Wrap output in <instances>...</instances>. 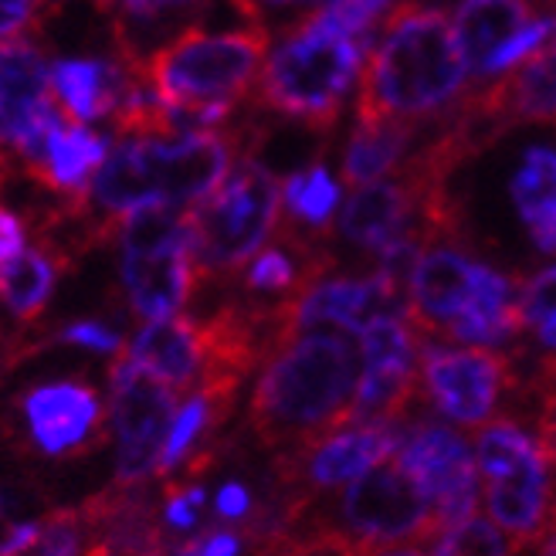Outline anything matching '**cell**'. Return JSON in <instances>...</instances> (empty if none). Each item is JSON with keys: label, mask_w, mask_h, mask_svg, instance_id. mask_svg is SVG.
Wrapping results in <instances>:
<instances>
[{"label": "cell", "mask_w": 556, "mask_h": 556, "mask_svg": "<svg viewBox=\"0 0 556 556\" xmlns=\"http://www.w3.org/2000/svg\"><path fill=\"white\" fill-rule=\"evenodd\" d=\"M519 313H522V326H536V329L549 316H556V265L543 268L519 289Z\"/></svg>", "instance_id": "obj_34"}, {"label": "cell", "mask_w": 556, "mask_h": 556, "mask_svg": "<svg viewBox=\"0 0 556 556\" xmlns=\"http://www.w3.org/2000/svg\"><path fill=\"white\" fill-rule=\"evenodd\" d=\"M258 8H319L326 0H255Z\"/></svg>", "instance_id": "obj_43"}, {"label": "cell", "mask_w": 556, "mask_h": 556, "mask_svg": "<svg viewBox=\"0 0 556 556\" xmlns=\"http://www.w3.org/2000/svg\"><path fill=\"white\" fill-rule=\"evenodd\" d=\"M177 391L123 353L109 370V425L116 441V485L136 489L160 476L166 438L177 417Z\"/></svg>", "instance_id": "obj_9"}, {"label": "cell", "mask_w": 556, "mask_h": 556, "mask_svg": "<svg viewBox=\"0 0 556 556\" xmlns=\"http://www.w3.org/2000/svg\"><path fill=\"white\" fill-rule=\"evenodd\" d=\"M359 340L340 329H309L275 343L258 374L248 421L265 448L295 455L353 421Z\"/></svg>", "instance_id": "obj_1"}, {"label": "cell", "mask_w": 556, "mask_h": 556, "mask_svg": "<svg viewBox=\"0 0 556 556\" xmlns=\"http://www.w3.org/2000/svg\"><path fill=\"white\" fill-rule=\"evenodd\" d=\"M404 428L397 421H353L332 434L319 438L309 448L282 458V479L286 485L299 489L302 506L305 492H326V489H346L367 471L387 465L397 455ZM292 509V513H295Z\"/></svg>", "instance_id": "obj_13"}, {"label": "cell", "mask_w": 556, "mask_h": 556, "mask_svg": "<svg viewBox=\"0 0 556 556\" xmlns=\"http://www.w3.org/2000/svg\"><path fill=\"white\" fill-rule=\"evenodd\" d=\"M438 530L441 522L431 498L397 462H387L343 489L337 503V536L319 540V546L356 556L377 546L428 540Z\"/></svg>", "instance_id": "obj_8"}, {"label": "cell", "mask_w": 556, "mask_h": 556, "mask_svg": "<svg viewBox=\"0 0 556 556\" xmlns=\"http://www.w3.org/2000/svg\"><path fill=\"white\" fill-rule=\"evenodd\" d=\"M45 530V519H21L8 492H0V556H27Z\"/></svg>", "instance_id": "obj_33"}, {"label": "cell", "mask_w": 556, "mask_h": 556, "mask_svg": "<svg viewBox=\"0 0 556 556\" xmlns=\"http://www.w3.org/2000/svg\"><path fill=\"white\" fill-rule=\"evenodd\" d=\"M356 556H431V553H421L417 546H377V549H364Z\"/></svg>", "instance_id": "obj_42"}, {"label": "cell", "mask_w": 556, "mask_h": 556, "mask_svg": "<svg viewBox=\"0 0 556 556\" xmlns=\"http://www.w3.org/2000/svg\"><path fill=\"white\" fill-rule=\"evenodd\" d=\"M516 543L485 516H468L448 530H441L431 556H509Z\"/></svg>", "instance_id": "obj_28"}, {"label": "cell", "mask_w": 556, "mask_h": 556, "mask_svg": "<svg viewBox=\"0 0 556 556\" xmlns=\"http://www.w3.org/2000/svg\"><path fill=\"white\" fill-rule=\"evenodd\" d=\"M323 278V268L313 265H295L292 252L286 248H262V252L248 262L244 286L252 292H299L305 282Z\"/></svg>", "instance_id": "obj_27"}, {"label": "cell", "mask_w": 556, "mask_h": 556, "mask_svg": "<svg viewBox=\"0 0 556 556\" xmlns=\"http://www.w3.org/2000/svg\"><path fill=\"white\" fill-rule=\"evenodd\" d=\"M394 462L431 498L441 530L476 516L479 495H482L479 462L468 438H462L455 428L434 425V421L407 428L401 434Z\"/></svg>", "instance_id": "obj_11"}, {"label": "cell", "mask_w": 556, "mask_h": 556, "mask_svg": "<svg viewBox=\"0 0 556 556\" xmlns=\"http://www.w3.org/2000/svg\"><path fill=\"white\" fill-rule=\"evenodd\" d=\"M119 238V278L136 316L147 323L180 316L193 286L190 211L180 207H143L116 225Z\"/></svg>", "instance_id": "obj_6"}, {"label": "cell", "mask_w": 556, "mask_h": 556, "mask_svg": "<svg viewBox=\"0 0 556 556\" xmlns=\"http://www.w3.org/2000/svg\"><path fill=\"white\" fill-rule=\"evenodd\" d=\"M509 193L533 244L546 255H556V147L526 150Z\"/></svg>", "instance_id": "obj_24"}, {"label": "cell", "mask_w": 556, "mask_h": 556, "mask_svg": "<svg viewBox=\"0 0 556 556\" xmlns=\"http://www.w3.org/2000/svg\"><path fill=\"white\" fill-rule=\"evenodd\" d=\"M421 377L434 407L462 428H482L506 391L509 364L485 346H421Z\"/></svg>", "instance_id": "obj_14"}, {"label": "cell", "mask_w": 556, "mask_h": 556, "mask_svg": "<svg viewBox=\"0 0 556 556\" xmlns=\"http://www.w3.org/2000/svg\"><path fill=\"white\" fill-rule=\"evenodd\" d=\"M204 485L201 482H166V498H163V526L170 533H193L204 513Z\"/></svg>", "instance_id": "obj_32"}, {"label": "cell", "mask_w": 556, "mask_h": 556, "mask_svg": "<svg viewBox=\"0 0 556 556\" xmlns=\"http://www.w3.org/2000/svg\"><path fill=\"white\" fill-rule=\"evenodd\" d=\"M540 556H556V526H549V533L540 543Z\"/></svg>", "instance_id": "obj_44"}, {"label": "cell", "mask_w": 556, "mask_h": 556, "mask_svg": "<svg viewBox=\"0 0 556 556\" xmlns=\"http://www.w3.org/2000/svg\"><path fill=\"white\" fill-rule=\"evenodd\" d=\"M394 8V0H326L319 4L309 21L319 27H329V31L356 38V41H370V31L377 17H383Z\"/></svg>", "instance_id": "obj_29"}, {"label": "cell", "mask_w": 556, "mask_h": 556, "mask_svg": "<svg viewBox=\"0 0 556 556\" xmlns=\"http://www.w3.org/2000/svg\"><path fill=\"white\" fill-rule=\"evenodd\" d=\"M123 356L132 359L136 367H143L160 383L174 387L177 394L193 391L207 367L204 323L187 319V316L153 319L132 332Z\"/></svg>", "instance_id": "obj_20"}, {"label": "cell", "mask_w": 556, "mask_h": 556, "mask_svg": "<svg viewBox=\"0 0 556 556\" xmlns=\"http://www.w3.org/2000/svg\"><path fill=\"white\" fill-rule=\"evenodd\" d=\"M468 65L448 14L401 4L387 17L383 38L370 48L359 78L356 116L417 123L465 102Z\"/></svg>", "instance_id": "obj_3"}, {"label": "cell", "mask_w": 556, "mask_h": 556, "mask_svg": "<svg viewBox=\"0 0 556 556\" xmlns=\"http://www.w3.org/2000/svg\"><path fill=\"white\" fill-rule=\"evenodd\" d=\"M370 54V41H356L302 17L278 45L258 75V102L271 113L309 129L329 132L340 123L343 102Z\"/></svg>", "instance_id": "obj_4"}, {"label": "cell", "mask_w": 556, "mask_h": 556, "mask_svg": "<svg viewBox=\"0 0 556 556\" xmlns=\"http://www.w3.org/2000/svg\"><path fill=\"white\" fill-rule=\"evenodd\" d=\"M414 143V123L391 116H356L350 143L343 153V180L350 187H367L383 180L404 163Z\"/></svg>", "instance_id": "obj_23"}, {"label": "cell", "mask_w": 556, "mask_h": 556, "mask_svg": "<svg viewBox=\"0 0 556 556\" xmlns=\"http://www.w3.org/2000/svg\"><path fill=\"white\" fill-rule=\"evenodd\" d=\"M102 401L86 380H48L21 397L27 441L48 458H75L105 434Z\"/></svg>", "instance_id": "obj_15"}, {"label": "cell", "mask_w": 556, "mask_h": 556, "mask_svg": "<svg viewBox=\"0 0 556 556\" xmlns=\"http://www.w3.org/2000/svg\"><path fill=\"white\" fill-rule=\"evenodd\" d=\"M452 27L468 72L489 78L540 51L553 38L556 17H536L533 0H462Z\"/></svg>", "instance_id": "obj_12"}, {"label": "cell", "mask_w": 556, "mask_h": 556, "mask_svg": "<svg viewBox=\"0 0 556 556\" xmlns=\"http://www.w3.org/2000/svg\"><path fill=\"white\" fill-rule=\"evenodd\" d=\"M24 241H27V228H24V220L8 211V207H0V265L17 258L24 252Z\"/></svg>", "instance_id": "obj_38"}, {"label": "cell", "mask_w": 556, "mask_h": 556, "mask_svg": "<svg viewBox=\"0 0 556 556\" xmlns=\"http://www.w3.org/2000/svg\"><path fill=\"white\" fill-rule=\"evenodd\" d=\"M24 353H27V343L21 337H8V332H0V374H4L8 367H14Z\"/></svg>", "instance_id": "obj_41"}, {"label": "cell", "mask_w": 556, "mask_h": 556, "mask_svg": "<svg viewBox=\"0 0 556 556\" xmlns=\"http://www.w3.org/2000/svg\"><path fill=\"white\" fill-rule=\"evenodd\" d=\"M479 262L455 244H428L407 275V319L417 332H448L476 289Z\"/></svg>", "instance_id": "obj_16"}, {"label": "cell", "mask_w": 556, "mask_h": 556, "mask_svg": "<svg viewBox=\"0 0 556 556\" xmlns=\"http://www.w3.org/2000/svg\"><path fill=\"white\" fill-rule=\"evenodd\" d=\"M99 4L116 17L119 35H126L129 27H153L170 14L198 8L201 0H99Z\"/></svg>", "instance_id": "obj_31"}, {"label": "cell", "mask_w": 556, "mask_h": 556, "mask_svg": "<svg viewBox=\"0 0 556 556\" xmlns=\"http://www.w3.org/2000/svg\"><path fill=\"white\" fill-rule=\"evenodd\" d=\"M89 522L81 509H59L45 519L38 546L27 556H86L89 549Z\"/></svg>", "instance_id": "obj_30"}, {"label": "cell", "mask_w": 556, "mask_h": 556, "mask_svg": "<svg viewBox=\"0 0 556 556\" xmlns=\"http://www.w3.org/2000/svg\"><path fill=\"white\" fill-rule=\"evenodd\" d=\"M282 184L255 156H241L207 201L190 207L198 278L235 275L252 262L278 228Z\"/></svg>", "instance_id": "obj_5"}, {"label": "cell", "mask_w": 556, "mask_h": 556, "mask_svg": "<svg viewBox=\"0 0 556 556\" xmlns=\"http://www.w3.org/2000/svg\"><path fill=\"white\" fill-rule=\"evenodd\" d=\"M387 313H407V302L404 282L380 268L364 278H313L275 305V343L309 329H340L359 337Z\"/></svg>", "instance_id": "obj_10"}, {"label": "cell", "mask_w": 556, "mask_h": 556, "mask_svg": "<svg viewBox=\"0 0 556 556\" xmlns=\"http://www.w3.org/2000/svg\"><path fill=\"white\" fill-rule=\"evenodd\" d=\"M48 0H0V45L14 41L24 27H31Z\"/></svg>", "instance_id": "obj_36"}, {"label": "cell", "mask_w": 556, "mask_h": 556, "mask_svg": "<svg viewBox=\"0 0 556 556\" xmlns=\"http://www.w3.org/2000/svg\"><path fill=\"white\" fill-rule=\"evenodd\" d=\"M540 346L546 350V359H543L546 377H556V316H549L540 326Z\"/></svg>", "instance_id": "obj_40"}, {"label": "cell", "mask_w": 556, "mask_h": 556, "mask_svg": "<svg viewBox=\"0 0 556 556\" xmlns=\"http://www.w3.org/2000/svg\"><path fill=\"white\" fill-rule=\"evenodd\" d=\"M109 150H113L109 136L65 116V123L51 132L38 166L27 170V177L51 193H62L65 201H78L99 174V166L105 163Z\"/></svg>", "instance_id": "obj_21"}, {"label": "cell", "mask_w": 556, "mask_h": 556, "mask_svg": "<svg viewBox=\"0 0 556 556\" xmlns=\"http://www.w3.org/2000/svg\"><path fill=\"white\" fill-rule=\"evenodd\" d=\"M479 476L485 482L489 519L526 546L549 533L553 522V462L536 434L516 421L482 425L476 441Z\"/></svg>", "instance_id": "obj_7"}, {"label": "cell", "mask_w": 556, "mask_h": 556, "mask_svg": "<svg viewBox=\"0 0 556 556\" xmlns=\"http://www.w3.org/2000/svg\"><path fill=\"white\" fill-rule=\"evenodd\" d=\"M65 265L68 262L45 244L24 248L17 258L4 262L0 265V302H4V309L21 323H35L45 313Z\"/></svg>", "instance_id": "obj_25"}, {"label": "cell", "mask_w": 556, "mask_h": 556, "mask_svg": "<svg viewBox=\"0 0 556 556\" xmlns=\"http://www.w3.org/2000/svg\"><path fill=\"white\" fill-rule=\"evenodd\" d=\"M519 329H522V313H519V292L513 286V278L479 262L476 289H471L465 313L455 319L448 337L465 346H498L513 340Z\"/></svg>", "instance_id": "obj_22"}, {"label": "cell", "mask_w": 556, "mask_h": 556, "mask_svg": "<svg viewBox=\"0 0 556 556\" xmlns=\"http://www.w3.org/2000/svg\"><path fill=\"white\" fill-rule=\"evenodd\" d=\"M193 543H198V556H238L244 536L235 530H211L204 536H193Z\"/></svg>", "instance_id": "obj_39"}, {"label": "cell", "mask_w": 556, "mask_h": 556, "mask_svg": "<svg viewBox=\"0 0 556 556\" xmlns=\"http://www.w3.org/2000/svg\"><path fill=\"white\" fill-rule=\"evenodd\" d=\"M268 59L265 21L211 35L184 27L143 62V78L163 109V136L217 129L252 92Z\"/></svg>", "instance_id": "obj_2"}, {"label": "cell", "mask_w": 556, "mask_h": 556, "mask_svg": "<svg viewBox=\"0 0 556 556\" xmlns=\"http://www.w3.org/2000/svg\"><path fill=\"white\" fill-rule=\"evenodd\" d=\"M59 343H68V346H81V350H92V353H102V356H119L126 346H123V337L105 326L99 319H78V323H68L62 332H59Z\"/></svg>", "instance_id": "obj_35"}, {"label": "cell", "mask_w": 556, "mask_h": 556, "mask_svg": "<svg viewBox=\"0 0 556 556\" xmlns=\"http://www.w3.org/2000/svg\"><path fill=\"white\" fill-rule=\"evenodd\" d=\"M143 78V62L126 59H59L51 65V89L62 113L75 123H96L119 113V105Z\"/></svg>", "instance_id": "obj_18"}, {"label": "cell", "mask_w": 556, "mask_h": 556, "mask_svg": "<svg viewBox=\"0 0 556 556\" xmlns=\"http://www.w3.org/2000/svg\"><path fill=\"white\" fill-rule=\"evenodd\" d=\"M462 109L479 123H556V45L546 41Z\"/></svg>", "instance_id": "obj_19"}, {"label": "cell", "mask_w": 556, "mask_h": 556, "mask_svg": "<svg viewBox=\"0 0 556 556\" xmlns=\"http://www.w3.org/2000/svg\"><path fill=\"white\" fill-rule=\"evenodd\" d=\"M282 207L299 225L323 231L340 211V184L332 180L323 163H313L282 184Z\"/></svg>", "instance_id": "obj_26"}, {"label": "cell", "mask_w": 556, "mask_h": 556, "mask_svg": "<svg viewBox=\"0 0 556 556\" xmlns=\"http://www.w3.org/2000/svg\"><path fill=\"white\" fill-rule=\"evenodd\" d=\"M51 105H59V99L45 51L24 38L0 45V150L14 156Z\"/></svg>", "instance_id": "obj_17"}, {"label": "cell", "mask_w": 556, "mask_h": 556, "mask_svg": "<svg viewBox=\"0 0 556 556\" xmlns=\"http://www.w3.org/2000/svg\"><path fill=\"white\" fill-rule=\"evenodd\" d=\"M252 492H248L241 482H225L217 489V498H214V509L225 522H241L248 513H252Z\"/></svg>", "instance_id": "obj_37"}]
</instances>
